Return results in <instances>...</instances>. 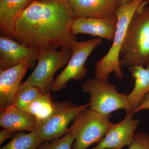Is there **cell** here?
I'll return each instance as SVG.
<instances>
[{"mask_svg": "<svg viewBox=\"0 0 149 149\" xmlns=\"http://www.w3.org/2000/svg\"><path fill=\"white\" fill-rule=\"evenodd\" d=\"M14 133L10 130L3 128L0 131V145H2L7 139L12 137Z\"/></svg>", "mask_w": 149, "mask_h": 149, "instance_id": "cell-22", "label": "cell"}, {"mask_svg": "<svg viewBox=\"0 0 149 149\" xmlns=\"http://www.w3.org/2000/svg\"><path fill=\"white\" fill-rule=\"evenodd\" d=\"M111 116L87 108L74 117L69 128L75 142L72 149H86L103 139L112 123Z\"/></svg>", "mask_w": 149, "mask_h": 149, "instance_id": "cell-5", "label": "cell"}, {"mask_svg": "<svg viewBox=\"0 0 149 149\" xmlns=\"http://www.w3.org/2000/svg\"><path fill=\"white\" fill-rule=\"evenodd\" d=\"M42 142L35 131L28 133L18 131L14 133L8 143L0 149H37Z\"/></svg>", "mask_w": 149, "mask_h": 149, "instance_id": "cell-18", "label": "cell"}, {"mask_svg": "<svg viewBox=\"0 0 149 149\" xmlns=\"http://www.w3.org/2000/svg\"><path fill=\"white\" fill-rule=\"evenodd\" d=\"M36 123L35 116L14 105L0 113V126L14 133L24 130L35 131Z\"/></svg>", "mask_w": 149, "mask_h": 149, "instance_id": "cell-15", "label": "cell"}, {"mask_svg": "<svg viewBox=\"0 0 149 149\" xmlns=\"http://www.w3.org/2000/svg\"><path fill=\"white\" fill-rule=\"evenodd\" d=\"M149 1L140 6L129 22L119 54L120 67L149 68Z\"/></svg>", "mask_w": 149, "mask_h": 149, "instance_id": "cell-2", "label": "cell"}, {"mask_svg": "<svg viewBox=\"0 0 149 149\" xmlns=\"http://www.w3.org/2000/svg\"><path fill=\"white\" fill-rule=\"evenodd\" d=\"M100 38L83 42L77 41L71 46V56L65 69L56 77L51 91L57 92L66 89L70 80H80L86 76L88 70L85 63L94 49L102 43Z\"/></svg>", "mask_w": 149, "mask_h": 149, "instance_id": "cell-8", "label": "cell"}, {"mask_svg": "<svg viewBox=\"0 0 149 149\" xmlns=\"http://www.w3.org/2000/svg\"><path fill=\"white\" fill-rule=\"evenodd\" d=\"M132 1L133 0H116L120 6L124 5Z\"/></svg>", "mask_w": 149, "mask_h": 149, "instance_id": "cell-24", "label": "cell"}, {"mask_svg": "<svg viewBox=\"0 0 149 149\" xmlns=\"http://www.w3.org/2000/svg\"><path fill=\"white\" fill-rule=\"evenodd\" d=\"M132 116L127 114L121 122L112 123L104 137L93 149H120L130 146L140 122L139 119H133Z\"/></svg>", "mask_w": 149, "mask_h": 149, "instance_id": "cell-11", "label": "cell"}, {"mask_svg": "<svg viewBox=\"0 0 149 149\" xmlns=\"http://www.w3.org/2000/svg\"><path fill=\"white\" fill-rule=\"evenodd\" d=\"M149 109V93L147 94V95L145 97L143 100L140 104L136 109H135L132 113V114L138 112L140 111L143 110H147Z\"/></svg>", "mask_w": 149, "mask_h": 149, "instance_id": "cell-23", "label": "cell"}, {"mask_svg": "<svg viewBox=\"0 0 149 149\" xmlns=\"http://www.w3.org/2000/svg\"><path fill=\"white\" fill-rule=\"evenodd\" d=\"M31 64L23 61L4 70H0V111L13 105L22 80Z\"/></svg>", "mask_w": 149, "mask_h": 149, "instance_id": "cell-10", "label": "cell"}, {"mask_svg": "<svg viewBox=\"0 0 149 149\" xmlns=\"http://www.w3.org/2000/svg\"><path fill=\"white\" fill-rule=\"evenodd\" d=\"M40 52L13 39L0 37V70H4L23 61L29 62L31 68L39 58Z\"/></svg>", "mask_w": 149, "mask_h": 149, "instance_id": "cell-9", "label": "cell"}, {"mask_svg": "<svg viewBox=\"0 0 149 149\" xmlns=\"http://www.w3.org/2000/svg\"><path fill=\"white\" fill-rule=\"evenodd\" d=\"M55 102H54L49 92L42 93L32 103L27 107L24 111L32 114L37 121L47 119L54 111Z\"/></svg>", "mask_w": 149, "mask_h": 149, "instance_id": "cell-17", "label": "cell"}, {"mask_svg": "<svg viewBox=\"0 0 149 149\" xmlns=\"http://www.w3.org/2000/svg\"><path fill=\"white\" fill-rule=\"evenodd\" d=\"M128 149H149V135L145 132L134 134L132 143Z\"/></svg>", "mask_w": 149, "mask_h": 149, "instance_id": "cell-21", "label": "cell"}, {"mask_svg": "<svg viewBox=\"0 0 149 149\" xmlns=\"http://www.w3.org/2000/svg\"><path fill=\"white\" fill-rule=\"evenodd\" d=\"M31 1L0 0V31L2 36L15 39L16 22Z\"/></svg>", "mask_w": 149, "mask_h": 149, "instance_id": "cell-14", "label": "cell"}, {"mask_svg": "<svg viewBox=\"0 0 149 149\" xmlns=\"http://www.w3.org/2000/svg\"><path fill=\"white\" fill-rule=\"evenodd\" d=\"M145 1L133 0L128 3L119 6L116 13L117 24L112 45L107 53L96 63L94 72L95 78L109 80L110 74L113 72L118 79L123 78L124 74L119 64L120 49L131 19Z\"/></svg>", "mask_w": 149, "mask_h": 149, "instance_id": "cell-3", "label": "cell"}, {"mask_svg": "<svg viewBox=\"0 0 149 149\" xmlns=\"http://www.w3.org/2000/svg\"><path fill=\"white\" fill-rule=\"evenodd\" d=\"M71 56L70 47L41 52L35 69L22 85L37 87L43 93L49 92L54 82L55 73L68 63Z\"/></svg>", "mask_w": 149, "mask_h": 149, "instance_id": "cell-6", "label": "cell"}, {"mask_svg": "<svg viewBox=\"0 0 149 149\" xmlns=\"http://www.w3.org/2000/svg\"><path fill=\"white\" fill-rule=\"evenodd\" d=\"M75 18L116 16L120 5L116 0H68Z\"/></svg>", "mask_w": 149, "mask_h": 149, "instance_id": "cell-13", "label": "cell"}, {"mask_svg": "<svg viewBox=\"0 0 149 149\" xmlns=\"http://www.w3.org/2000/svg\"><path fill=\"white\" fill-rule=\"evenodd\" d=\"M74 139L70 130L61 138L42 142L37 149H71Z\"/></svg>", "mask_w": 149, "mask_h": 149, "instance_id": "cell-20", "label": "cell"}, {"mask_svg": "<svg viewBox=\"0 0 149 149\" xmlns=\"http://www.w3.org/2000/svg\"><path fill=\"white\" fill-rule=\"evenodd\" d=\"M109 80L90 78L82 85V90L90 94L88 100L90 109L104 116H109L113 112L125 109L130 114L131 107L128 95L118 92L114 85Z\"/></svg>", "mask_w": 149, "mask_h": 149, "instance_id": "cell-4", "label": "cell"}, {"mask_svg": "<svg viewBox=\"0 0 149 149\" xmlns=\"http://www.w3.org/2000/svg\"><path fill=\"white\" fill-rule=\"evenodd\" d=\"M90 104L77 106L70 101L55 102L54 111L45 120L37 121L35 130L42 141L61 138L69 130V123L81 111L90 107Z\"/></svg>", "mask_w": 149, "mask_h": 149, "instance_id": "cell-7", "label": "cell"}, {"mask_svg": "<svg viewBox=\"0 0 149 149\" xmlns=\"http://www.w3.org/2000/svg\"></svg>", "mask_w": 149, "mask_h": 149, "instance_id": "cell-25", "label": "cell"}, {"mask_svg": "<svg viewBox=\"0 0 149 149\" xmlns=\"http://www.w3.org/2000/svg\"><path fill=\"white\" fill-rule=\"evenodd\" d=\"M118 19L116 15L107 17H77L72 25V34H88L113 41Z\"/></svg>", "mask_w": 149, "mask_h": 149, "instance_id": "cell-12", "label": "cell"}, {"mask_svg": "<svg viewBox=\"0 0 149 149\" xmlns=\"http://www.w3.org/2000/svg\"><path fill=\"white\" fill-rule=\"evenodd\" d=\"M75 19L68 0H32L16 22L15 40L40 52L71 48Z\"/></svg>", "mask_w": 149, "mask_h": 149, "instance_id": "cell-1", "label": "cell"}, {"mask_svg": "<svg viewBox=\"0 0 149 149\" xmlns=\"http://www.w3.org/2000/svg\"><path fill=\"white\" fill-rule=\"evenodd\" d=\"M131 77L135 81L133 91L128 95L132 114L138 108L147 94L149 93V68L142 65L129 67Z\"/></svg>", "mask_w": 149, "mask_h": 149, "instance_id": "cell-16", "label": "cell"}, {"mask_svg": "<svg viewBox=\"0 0 149 149\" xmlns=\"http://www.w3.org/2000/svg\"><path fill=\"white\" fill-rule=\"evenodd\" d=\"M42 93L37 87L21 85L17 93L14 105L24 111Z\"/></svg>", "mask_w": 149, "mask_h": 149, "instance_id": "cell-19", "label": "cell"}]
</instances>
